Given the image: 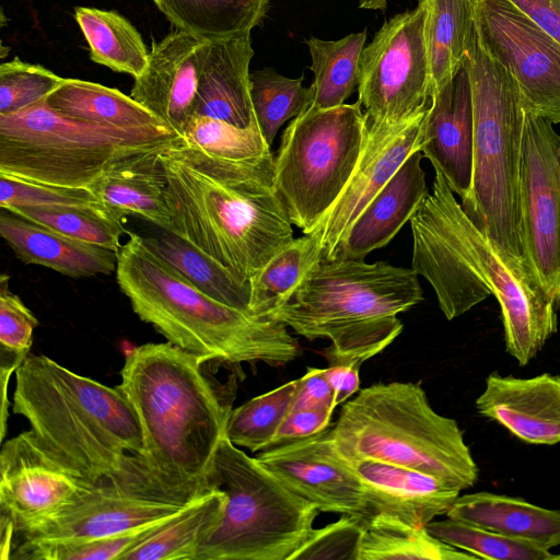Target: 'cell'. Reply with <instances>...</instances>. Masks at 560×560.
<instances>
[{
  "label": "cell",
  "instance_id": "9c48e42d",
  "mask_svg": "<svg viewBox=\"0 0 560 560\" xmlns=\"http://www.w3.org/2000/svg\"><path fill=\"white\" fill-rule=\"evenodd\" d=\"M178 135L172 129H124L68 117L46 100L0 115V174L55 186L90 188L116 163L160 152Z\"/></svg>",
  "mask_w": 560,
  "mask_h": 560
},
{
  "label": "cell",
  "instance_id": "ee69618b",
  "mask_svg": "<svg viewBox=\"0 0 560 560\" xmlns=\"http://www.w3.org/2000/svg\"><path fill=\"white\" fill-rule=\"evenodd\" d=\"M0 279V375H12L30 353L38 320L21 298Z\"/></svg>",
  "mask_w": 560,
  "mask_h": 560
},
{
  "label": "cell",
  "instance_id": "74e56055",
  "mask_svg": "<svg viewBox=\"0 0 560 560\" xmlns=\"http://www.w3.org/2000/svg\"><path fill=\"white\" fill-rule=\"evenodd\" d=\"M10 213L39 223L72 238L118 253L126 231V213L118 209L83 207H18Z\"/></svg>",
  "mask_w": 560,
  "mask_h": 560
},
{
  "label": "cell",
  "instance_id": "b9f144b4",
  "mask_svg": "<svg viewBox=\"0 0 560 560\" xmlns=\"http://www.w3.org/2000/svg\"><path fill=\"white\" fill-rule=\"evenodd\" d=\"M180 136L220 159L244 161L271 154L258 124L240 128L220 119L192 115Z\"/></svg>",
  "mask_w": 560,
  "mask_h": 560
},
{
  "label": "cell",
  "instance_id": "60d3db41",
  "mask_svg": "<svg viewBox=\"0 0 560 560\" xmlns=\"http://www.w3.org/2000/svg\"><path fill=\"white\" fill-rule=\"evenodd\" d=\"M425 529L440 540L478 559L552 560L549 550L460 521H432Z\"/></svg>",
  "mask_w": 560,
  "mask_h": 560
},
{
  "label": "cell",
  "instance_id": "7a4b0ae2",
  "mask_svg": "<svg viewBox=\"0 0 560 560\" xmlns=\"http://www.w3.org/2000/svg\"><path fill=\"white\" fill-rule=\"evenodd\" d=\"M172 229L233 276L253 278L293 238L275 191L272 154L244 161L213 156L175 138L158 154Z\"/></svg>",
  "mask_w": 560,
  "mask_h": 560
},
{
  "label": "cell",
  "instance_id": "2e32d148",
  "mask_svg": "<svg viewBox=\"0 0 560 560\" xmlns=\"http://www.w3.org/2000/svg\"><path fill=\"white\" fill-rule=\"evenodd\" d=\"M190 502L173 500L147 479L104 480L91 486L71 506L37 532L15 538L13 545L22 540L94 539L118 535L167 520Z\"/></svg>",
  "mask_w": 560,
  "mask_h": 560
},
{
  "label": "cell",
  "instance_id": "f1b7e54d",
  "mask_svg": "<svg viewBox=\"0 0 560 560\" xmlns=\"http://www.w3.org/2000/svg\"><path fill=\"white\" fill-rule=\"evenodd\" d=\"M46 103L68 117L102 126L124 129L167 127L130 95L80 79H65Z\"/></svg>",
  "mask_w": 560,
  "mask_h": 560
},
{
  "label": "cell",
  "instance_id": "277c9868",
  "mask_svg": "<svg viewBox=\"0 0 560 560\" xmlns=\"http://www.w3.org/2000/svg\"><path fill=\"white\" fill-rule=\"evenodd\" d=\"M12 410L92 485L147 477L139 460L140 422L119 385H104L30 352L15 372Z\"/></svg>",
  "mask_w": 560,
  "mask_h": 560
},
{
  "label": "cell",
  "instance_id": "7402d4cb",
  "mask_svg": "<svg viewBox=\"0 0 560 560\" xmlns=\"http://www.w3.org/2000/svg\"><path fill=\"white\" fill-rule=\"evenodd\" d=\"M364 485V516L387 514L425 527L446 515L460 490L429 474L375 459L351 462Z\"/></svg>",
  "mask_w": 560,
  "mask_h": 560
},
{
  "label": "cell",
  "instance_id": "f5cc1de1",
  "mask_svg": "<svg viewBox=\"0 0 560 560\" xmlns=\"http://www.w3.org/2000/svg\"><path fill=\"white\" fill-rule=\"evenodd\" d=\"M555 559H559L560 560V555H557V556L553 555L552 560H555Z\"/></svg>",
  "mask_w": 560,
  "mask_h": 560
},
{
  "label": "cell",
  "instance_id": "8d00e7d4",
  "mask_svg": "<svg viewBox=\"0 0 560 560\" xmlns=\"http://www.w3.org/2000/svg\"><path fill=\"white\" fill-rule=\"evenodd\" d=\"M299 378L256 396L229 411L224 435L237 447L250 452L268 448L290 412Z\"/></svg>",
  "mask_w": 560,
  "mask_h": 560
},
{
  "label": "cell",
  "instance_id": "ab89813d",
  "mask_svg": "<svg viewBox=\"0 0 560 560\" xmlns=\"http://www.w3.org/2000/svg\"><path fill=\"white\" fill-rule=\"evenodd\" d=\"M165 521L166 520L122 534L94 539L16 541L13 545L10 559L120 560L124 553L145 539Z\"/></svg>",
  "mask_w": 560,
  "mask_h": 560
},
{
  "label": "cell",
  "instance_id": "c3c4849f",
  "mask_svg": "<svg viewBox=\"0 0 560 560\" xmlns=\"http://www.w3.org/2000/svg\"><path fill=\"white\" fill-rule=\"evenodd\" d=\"M335 390L325 375V369L307 368L299 378L291 410L336 408Z\"/></svg>",
  "mask_w": 560,
  "mask_h": 560
},
{
  "label": "cell",
  "instance_id": "ffe728a7",
  "mask_svg": "<svg viewBox=\"0 0 560 560\" xmlns=\"http://www.w3.org/2000/svg\"><path fill=\"white\" fill-rule=\"evenodd\" d=\"M478 412L529 444L560 443V375L522 378L492 373L476 399Z\"/></svg>",
  "mask_w": 560,
  "mask_h": 560
},
{
  "label": "cell",
  "instance_id": "d4e9b609",
  "mask_svg": "<svg viewBox=\"0 0 560 560\" xmlns=\"http://www.w3.org/2000/svg\"><path fill=\"white\" fill-rule=\"evenodd\" d=\"M0 235L18 259L63 276L86 278L116 271L117 252L82 242L16 214H0Z\"/></svg>",
  "mask_w": 560,
  "mask_h": 560
},
{
  "label": "cell",
  "instance_id": "8992f818",
  "mask_svg": "<svg viewBox=\"0 0 560 560\" xmlns=\"http://www.w3.org/2000/svg\"><path fill=\"white\" fill-rule=\"evenodd\" d=\"M422 300L412 268L320 258L268 319L310 341L329 339L331 345L320 352L328 365H361L399 336L404 325L397 315Z\"/></svg>",
  "mask_w": 560,
  "mask_h": 560
},
{
  "label": "cell",
  "instance_id": "1f68e13d",
  "mask_svg": "<svg viewBox=\"0 0 560 560\" xmlns=\"http://www.w3.org/2000/svg\"><path fill=\"white\" fill-rule=\"evenodd\" d=\"M162 231L158 236L143 237L144 243L153 253L208 296L249 313V282L237 279L218 261L186 240L172 232Z\"/></svg>",
  "mask_w": 560,
  "mask_h": 560
},
{
  "label": "cell",
  "instance_id": "cb8c5ba5",
  "mask_svg": "<svg viewBox=\"0 0 560 560\" xmlns=\"http://www.w3.org/2000/svg\"><path fill=\"white\" fill-rule=\"evenodd\" d=\"M422 158L421 151L407 158L357 218L336 257L364 259L387 245L410 221L429 195Z\"/></svg>",
  "mask_w": 560,
  "mask_h": 560
},
{
  "label": "cell",
  "instance_id": "4dcf8cb0",
  "mask_svg": "<svg viewBox=\"0 0 560 560\" xmlns=\"http://www.w3.org/2000/svg\"><path fill=\"white\" fill-rule=\"evenodd\" d=\"M175 26L198 39L250 33L265 19L270 0H153Z\"/></svg>",
  "mask_w": 560,
  "mask_h": 560
},
{
  "label": "cell",
  "instance_id": "d6986e66",
  "mask_svg": "<svg viewBox=\"0 0 560 560\" xmlns=\"http://www.w3.org/2000/svg\"><path fill=\"white\" fill-rule=\"evenodd\" d=\"M205 42L179 30L153 39L148 66L130 91L178 136L192 116Z\"/></svg>",
  "mask_w": 560,
  "mask_h": 560
},
{
  "label": "cell",
  "instance_id": "7dc6e473",
  "mask_svg": "<svg viewBox=\"0 0 560 560\" xmlns=\"http://www.w3.org/2000/svg\"><path fill=\"white\" fill-rule=\"evenodd\" d=\"M332 412L329 409L290 410L266 450L299 441L326 430L331 425Z\"/></svg>",
  "mask_w": 560,
  "mask_h": 560
},
{
  "label": "cell",
  "instance_id": "d6a6232c",
  "mask_svg": "<svg viewBox=\"0 0 560 560\" xmlns=\"http://www.w3.org/2000/svg\"><path fill=\"white\" fill-rule=\"evenodd\" d=\"M74 19L90 48V59L115 72L140 77L149 51L137 28L113 10L75 7Z\"/></svg>",
  "mask_w": 560,
  "mask_h": 560
},
{
  "label": "cell",
  "instance_id": "f907efd6",
  "mask_svg": "<svg viewBox=\"0 0 560 560\" xmlns=\"http://www.w3.org/2000/svg\"><path fill=\"white\" fill-rule=\"evenodd\" d=\"M359 369L360 365L353 363L329 364L325 369V375L335 390L337 405L345 402L359 390Z\"/></svg>",
  "mask_w": 560,
  "mask_h": 560
},
{
  "label": "cell",
  "instance_id": "603a6c76",
  "mask_svg": "<svg viewBox=\"0 0 560 560\" xmlns=\"http://www.w3.org/2000/svg\"><path fill=\"white\" fill-rule=\"evenodd\" d=\"M250 33L206 39L192 115L220 119L240 128L257 124L252 97Z\"/></svg>",
  "mask_w": 560,
  "mask_h": 560
},
{
  "label": "cell",
  "instance_id": "4316f807",
  "mask_svg": "<svg viewBox=\"0 0 560 560\" xmlns=\"http://www.w3.org/2000/svg\"><path fill=\"white\" fill-rule=\"evenodd\" d=\"M158 154L141 153L116 163L90 189L108 206L171 231L166 179Z\"/></svg>",
  "mask_w": 560,
  "mask_h": 560
},
{
  "label": "cell",
  "instance_id": "30bf717a",
  "mask_svg": "<svg viewBox=\"0 0 560 560\" xmlns=\"http://www.w3.org/2000/svg\"><path fill=\"white\" fill-rule=\"evenodd\" d=\"M207 481L225 494V505L195 560H290L314 528L317 506L225 435Z\"/></svg>",
  "mask_w": 560,
  "mask_h": 560
},
{
  "label": "cell",
  "instance_id": "816d5d0a",
  "mask_svg": "<svg viewBox=\"0 0 560 560\" xmlns=\"http://www.w3.org/2000/svg\"><path fill=\"white\" fill-rule=\"evenodd\" d=\"M359 7L368 10H385L387 0H359Z\"/></svg>",
  "mask_w": 560,
  "mask_h": 560
},
{
  "label": "cell",
  "instance_id": "44dd1931",
  "mask_svg": "<svg viewBox=\"0 0 560 560\" xmlns=\"http://www.w3.org/2000/svg\"><path fill=\"white\" fill-rule=\"evenodd\" d=\"M474 114L471 86L463 68L430 98L420 151L463 199L472 173Z\"/></svg>",
  "mask_w": 560,
  "mask_h": 560
},
{
  "label": "cell",
  "instance_id": "bcb514c9",
  "mask_svg": "<svg viewBox=\"0 0 560 560\" xmlns=\"http://www.w3.org/2000/svg\"><path fill=\"white\" fill-rule=\"evenodd\" d=\"M368 517L341 514L322 528H313L290 560H359V551Z\"/></svg>",
  "mask_w": 560,
  "mask_h": 560
},
{
  "label": "cell",
  "instance_id": "ac0fdd59",
  "mask_svg": "<svg viewBox=\"0 0 560 560\" xmlns=\"http://www.w3.org/2000/svg\"><path fill=\"white\" fill-rule=\"evenodd\" d=\"M268 470L319 512L364 515V485L353 464L338 451L331 425L256 456Z\"/></svg>",
  "mask_w": 560,
  "mask_h": 560
},
{
  "label": "cell",
  "instance_id": "5bb4252c",
  "mask_svg": "<svg viewBox=\"0 0 560 560\" xmlns=\"http://www.w3.org/2000/svg\"><path fill=\"white\" fill-rule=\"evenodd\" d=\"M476 31L517 83L525 109L560 125V43L509 0H478Z\"/></svg>",
  "mask_w": 560,
  "mask_h": 560
},
{
  "label": "cell",
  "instance_id": "7c38bea8",
  "mask_svg": "<svg viewBox=\"0 0 560 560\" xmlns=\"http://www.w3.org/2000/svg\"><path fill=\"white\" fill-rule=\"evenodd\" d=\"M424 22L418 4L387 20L363 48L358 101L369 124H399L429 108Z\"/></svg>",
  "mask_w": 560,
  "mask_h": 560
},
{
  "label": "cell",
  "instance_id": "f35d334b",
  "mask_svg": "<svg viewBox=\"0 0 560 560\" xmlns=\"http://www.w3.org/2000/svg\"><path fill=\"white\" fill-rule=\"evenodd\" d=\"M250 97L258 127L269 147L280 127L313 102L314 90L303 77L291 79L271 68L250 72Z\"/></svg>",
  "mask_w": 560,
  "mask_h": 560
},
{
  "label": "cell",
  "instance_id": "6da1fadb",
  "mask_svg": "<svg viewBox=\"0 0 560 560\" xmlns=\"http://www.w3.org/2000/svg\"><path fill=\"white\" fill-rule=\"evenodd\" d=\"M433 191L411 217V268L433 288L453 320L494 296L506 352L528 364L558 330V308L533 270L506 256L465 213L433 166Z\"/></svg>",
  "mask_w": 560,
  "mask_h": 560
},
{
  "label": "cell",
  "instance_id": "83f0119b",
  "mask_svg": "<svg viewBox=\"0 0 560 560\" xmlns=\"http://www.w3.org/2000/svg\"><path fill=\"white\" fill-rule=\"evenodd\" d=\"M478 0H419L425 11L429 96L438 94L463 68L476 36Z\"/></svg>",
  "mask_w": 560,
  "mask_h": 560
},
{
  "label": "cell",
  "instance_id": "484cf974",
  "mask_svg": "<svg viewBox=\"0 0 560 560\" xmlns=\"http://www.w3.org/2000/svg\"><path fill=\"white\" fill-rule=\"evenodd\" d=\"M446 516L550 550L560 545V510L487 491L458 495Z\"/></svg>",
  "mask_w": 560,
  "mask_h": 560
},
{
  "label": "cell",
  "instance_id": "4fadbf2b",
  "mask_svg": "<svg viewBox=\"0 0 560 560\" xmlns=\"http://www.w3.org/2000/svg\"><path fill=\"white\" fill-rule=\"evenodd\" d=\"M525 260L560 311V135L526 110L520 182Z\"/></svg>",
  "mask_w": 560,
  "mask_h": 560
},
{
  "label": "cell",
  "instance_id": "d590c367",
  "mask_svg": "<svg viewBox=\"0 0 560 560\" xmlns=\"http://www.w3.org/2000/svg\"><path fill=\"white\" fill-rule=\"evenodd\" d=\"M322 258L314 233L293 240L249 280V314L267 318L292 295L307 271Z\"/></svg>",
  "mask_w": 560,
  "mask_h": 560
},
{
  "label": "cell",
  "instance_id": "52a82bcc",
  "mask_svg": "<svg viewBox=\"0 0 560 560\" xmlns=\"http://www.w3.org/2000/svg\"><path fill=\"white\" fill-rule=\"evenodd\" d=\"M349 462L375 459L419 470L464 490L478 466L456 420L438 413L419 383H377L346 401L331 425Z\"/></svg>",
  "mask_w": 560,
  "mask_h": 560
},
{
  "label": "cell",
  "instance_id": "3957f363",
  "mask_svg": "<svg viewBox=\"0 0 560 560\" xmlns=\"http://www.w3.org/2000/svg\"><path fill=\"white\" fill-rule=\"evenodd\" d=\"M205 363L166 341L132 348L120 371L119 386L141 427L140 464L159 490L180 502L213 491L207 478L231 410Z\"/></svg>",
  "mask_w": 560,
  "mask_h": 560
},
{
  "label": "cell",
  "instance_id": "7bdbcfd3",
  "mask_svg": "<svg viewBox=\"0 0 560 560\" xmlns=\"http://www.w3.org/2000/svg\"><path fill=\"white\" fill-rule=\"evenodd\" d=\"M52 71L19 57L0 65V115L24 110L45 101L63 82Z\"/></svg>",
  "mask_w": 560,
  "mask_h": 560
},
{
  "label": "cell",
  "instance_id": "681fc988",
  "mask_svg": "<svg viewBox=\"0 0 560 560\" xmlns=\"http://www.w3.org/2000/svg\"><path fill=\"white\" fill-rule=\"evenodd\" d=\"M560 43V0H509Z\"/></svg>",
  "mask_w": 560,
  "mask_h": 560
},
{
  "label": "cell",
  "instance_id": "ba28073f",
  "mask_svg": "<svg viewBox=\"0 0 560 560\" xmlns=\"http://www.w3.org/2000/svg\"><path fill=\"white\" fill-rule=\"evenodd\" d=\"M464 67L471 86L474 141L471 183L460 205L506 256L527 265L520 223L523 97L513 77L483 48L477 31Z\"/></svg>",
  "mask_w": 560,
  "mask_h": 560
},
{
  "label": "cell",
  "instance_id": "f6af8a7d",
  "mask_svg": "<svg viewBox=\"0 0 560 560\" xmlns=\"http://www.w3.org/2000/svg\"><path fill=\"white\" fill-rule=\"evenodd\" d=\"M18 207L114 209L90 188L32 183L0 174V208L10 211Z\"/></svg>",
  "mask_w": 560,
  "mask_h": 560
},
{
  "label": "cell",
  "instance_id": "836d02e7",
  "mask_svg": "<svg viewBox=\"0 0 560 560\" xmlns=\"http://www.w3.org/2000/svg\"><path fill=\"white\" fill-rule=\"evenodd\" d=\"M394 559L475 560L478 558L440 540L425 527H416L383 513L369 517L361 539L359 560Z\"/></svg>",
  "mask_w": 560,
  "mask_h": 560
},
{
  "label": "cell",
  "instance_id": "e575fe53",
  "mask_svg": "<svg viewBox=\"0 0 560 560\" xmlns=\"http://www.w3.org/2000/svg\"><path fill=\"white\" fill-rule=\"evenodd\" d=\"M366 30L338 40L310 37L306 40L314 72V97L311 106L327 109L345 104L359 85L360 60L365 47Z\"/></svg>",
  "mask_w": 560,
  "mask_h": 560
},
{
  "label": "cell",
  "instance_id": "f546056e",
  "mask_svg": "<svg viewBox=\"0 0 560 560\" xmlns=\"http://www.w3.org/2000/svg\"><path fill=\"white\" fill-rule=\"evenodd\" d=\"M225 494L213 490L187 504L120 560H195L203 540L221 521Z\"/></svg>",
  "mask_w": 560,
  "mask_h": 560
},
{
  "label": "cell",
  "instance_id": "e0dca14e",
  "mask_svg": "<svg viewBox=\"0 0 560 560\" xmlns=\"http://www.w3.org/2000/svg\"><path fill=\"white\" fill-rule=\"evenodd\" d=\"M428 109L399 124L368 122L365 143L349 182L312 232L318 236L322 258L336 257L357 218L407 158L420 151Z\"/></svg>",
  "mask_w": 560,
  "mask_h": 560
},
{
  "label": "cell",
  "instance_id": "5b68a950",
  "mask_svg": "<svg viewBox=\"0 0 560 560\" xmlns=\"http://www.w3.org/2000/svg\"><path fill=\"white\" fill-rule=\"evenodd\" d=\"M115 272L141 320L206 362L284 366L302 353L284 324L208 296L153 253L139 234L128 233Z\"/></svg>",
  "mask_w": 560,
  "mask_h": 560
},
{
  "label": "cell",
  "instance_id": "9a60e30c",
  "mask_svg": "<svg viewBox=\"0 0 560 560\" xmlns=\"http://www.w3.org/2000/svg\"><path fill=\"white\" fill-rule=\"evenodd\" d=\"M91 486L31 429L1 446L0 510L13 521L14 539L54 521Z\"/></svg>",
  "mask_w": 560,
  "mask_h": 560
},
{
  "label": "cell",
  "instance_id": "8fae6325",
  "mask_svg": "<svg viewBox=\"0 0 560 560\" xmlns=\"http://www.w3.org/2000/svg\"><path fill=\"white\" fill-rule=\"evenodd\" d=\"M368 118L359 101L308 106L282 133L275 158V191L292 224L316 230L349 182L365 143Z\"/></svg>",
  "mask_w": 560,
  "mask_h": 560
}]
</instances>
